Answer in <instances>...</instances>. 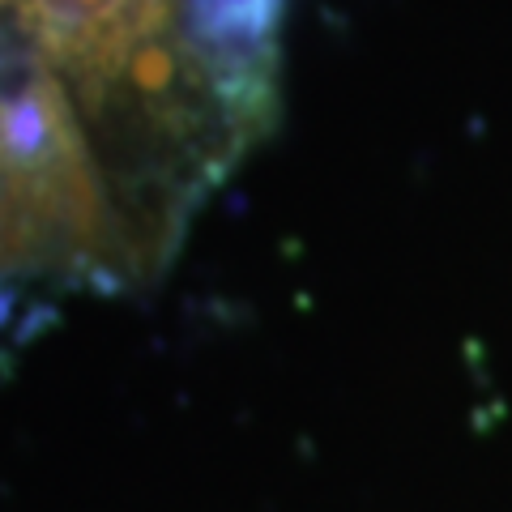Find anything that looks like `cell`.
<instances>
[{
  "mask_svg": "<svg viewBox=\"0 0 512 512\" xmlns=\"http://www.w3.org/2000/svg\"><path fill=\"white\" fill-rule=\"evenodd\" d=\"M18 9L150 274L265 128L205 56L197 0H18Z\"/></svg>",
  "mask_w": 512,
  "mask_h": 512,
  "instance_id": "obj_1",
  "label": "cell"
}]
</instances>
